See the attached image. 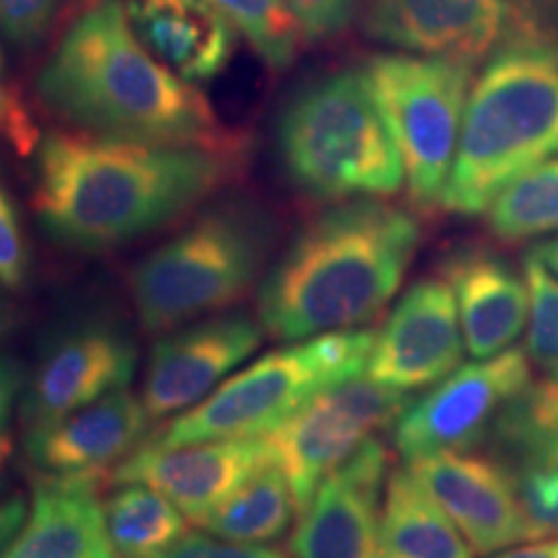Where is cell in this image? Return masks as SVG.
Here are the masks:
<instances>
[{
    "label": "cell",
    "instance_id": "6da1fadb",
    "mask_svg": "<svg viewBox=\"0 0 558 558\" xmlns=\"http://www.w3.org/2000/svg\"><path fill=\"white\" fill-rule=\"evenodd\" d=\"M239 166L241 153L58 130L37 148L34 213L62 246L117 248L190 213Z\"/></svg>",
    "mask_w": 558,
    "mask_h": 558
},
{
    "label": "cell",
    "instance_id": "7a4b0ae2",
    "mask_svg": "<svg viewBox=\"0 0 558 558\" xmlns=\"http://www.w3.org/2000/svg\"><path fill=\"white\" fill-rule=\"evenodd\" d=\"M41 104L96 135L241 153L205 94L166 68L132 29L124 0L83 11L37 75Z\"/></svg>",
    "mask_w": 558,
    "mask_h": 558
},
{
    "label": "cell",
    "instance_id": "3957f363",
    "mask_svg": "<svg viewBox=\"0 0 558 558\" xmlns=\"http://www.w3.org/2000/svg\"><path fill=\"white\" fill-rule=\"evenodd\" d=\"M422 241L407 209L380 199H349L313 218L259 288L264 331L303 341L362 329L403 284Z\"/></svg>",
    "mask_w": 558,
    "mask_h": 558
},
{
    "label": "cell",
    "instance_id": "277c9868",
    "mask_svg": "<svg viewBox=\"0 0 558 558\" xmlns=\"http://www.w3.org/2000/svg\"><path fill=\"white\" fill-rule=\"evenodd\" d=\"M558 156V37L492 54L473 81L442 202L476 218L514 179Z\"/></svg>",
    "mask_w": 558,
    "mask_h": 558
},
{
    "label": "cell",
    "instance_id": "5b68a950",
    "mask_svg": "<svg viewBox=\"0 0 558 558\" xmlns=\"http://www.w3.org/2000/svg\"><path fill=\"white\" fill-rule=\"evenodd\" d=\"M284 179L320 202L388 197L407 184L365 70H337L290 96L277 120Z\"/></svg>",
    "mask_w": 558,
    "mask_h": 558
},
{
    "label": "cell",
    "instance_id": "8992f818",
    "mask_svg": "<svg viewBox=\"0 0 558 558\" xmlns=\"http://www.w3.org/2000/svg\"><path fill=\"white\" fill-rule=\"evenodd\" d=\"M275 220L259 205L226 202L160 243L130 275L140 324L163 333L239 303L262 277Z\"/></svg>",
    "mask_w": 558,
    "mask_h": 558
},
{
    "label": "cell",
    "instance_id": "52a82bcc",
    "mask_svg": "<svg viewBox=\"0 0 558 558\" xmlns=\"http://www.w3.org/2000/svg\"><path fill=\"white\" fill-rule=\"evenodd\" d=\"M375 333L362 326L275 349L230 375L205 401L179 414L153 439L173 448L202 439L271 435L320 390L357 378L369 362Z\"/></svg>",
    "mask_w": 558,
    "mask_h": 558
},
{
    "label": "cell",
    "instance_id": "ba28073f",
    "mask_svg": "<svg viewBox=\"0 0 558 558\" xmlns=\"http://www.w3.org/2000/svg\"><path fill=\"white\" fill-rule=\"evenodd\" d=\"M476 65L442 54L386 52L367 60L365 75L399 148L409 197L418 207L442 202Z\"/></svg>",
    "mask_w": 558,
    "mask_h": 558
},
{
    "label": "cell",
    "instance_id": "9c48e42d",
    "mask_svg": "<svg viewBox=\"0 0 558 558\" xmlns=\"http://www.w3.org/2000/svg\"><path fill=\"white\" fill-rule=\"evenodd\" d=\"M362 26L401 52L476 65L520 41L558 37V0H365Z\"/></svg>",
    "mask_w": 558,
    "mask_h": 558
},
{
    "label": "cell",
    "instance_id": "30bf717a",
    "mask_svg": "<svg viewBox=\"0 0 558 558\" xmlns=\"http://www.w3.org/2000/svg\"><path fill=\"white\" fill-rule=\"evenodd\" d=\"M409 407L407 390L373 378H349L320 390L267 437L275 463L288 476L298 514L329 473Z\"/></svg>",
    "mask_w": 558,
    "mask_h": 558
},
{
    "label": "cell",
    "instance_id": "8fae6325",
    "mask_svg": "<svg viewBox=\"0 0 558 558\" xmlns=\"http://www.w3.org/2000/svg\"><path fill=\"white\" fill-rule=\"evenodd\" d=\"M530 365L525 349L509 347L452 369L396 418V450L409 463L432 452L476 448L492 435L501 411L533 383Z\"/></svg>",
    "mask_w": 558,
    "mask_h": 558
},
{
    "label": "cell",
    "instance_id": "7c38bea8",
    "mask_svg": "<svg viewBox=\"0 0 558 558\" xmlns=\"http://www.w3.org/2000/svg\"><path fill=\"white\" fill-rule=\"evenodd\" d=\"M137 347L128 333L104 320H83L50 337L39 352L24 396L26 427L90 407L124 390L135 378Z\"/></svg>",
    "mask_w": 558,
    "mask_h": 558
},
{
    "label": "cell",
    "instance_id": "4fadbf2b",
    "mask_svg": "<svg viewBox=\"0 0 558 558\" xmlns=\"http://www.w3.org/2000/svg\"><path fill=\"white\" fill-rule=\"evenodd\" d=\"M275 460L267 437L202 439V442L140 445L111 471L114 484H145L171 499L192 522H199Z\"/></svg>",
    "mask_w": 558,
    "mask_h": 558
},
{
    "label": "cell",
    "instance_id": "5bb4252c",
    "mask_svg": "<svg viewBox=\"0 0 558 558\" xmlns=\"http://www.w3.org/2000/svg\"><path fill=\"white\" fill-rule=\"evenodd\" d=\"M388 484V450L367 439L329 473L298 514L290 558H380V509Z\"/></svg>",
    "mask_w": 558,
    "mask_h": 558
},
{
    "label": "cell",
    "instance_id": "9a60e30c",
    "mask_svg": "<svg viewBox=\"0 0 558 558\" xmlns=\"http://www.w3.org/2000/svg\"><path fill=\"white\" fill-rule=\"evenodd\" d=\"M465 341L456 292L445 277H424L403 292L369 352V378L396 390L429 388L460 367Z\"/></svg>",
    "mask_w": 558,
    "mask_h": 558
},
{
    "label": "cell",
    "instance_id": "2e32d148",
    "mask_svg": "<svg viewBox=\"0 0 558 558\" xmlns=\"http://www.w3.org/2000/svg\"><path fill=\"white\" fill-rule=\"evenodd\" d=\"M262 320L246 313L199 320L158 339L145 373L143 403L153 422L205 401L262 344Z\"/></svg>",
    "mask_w": 558,
    "mask_h": 558
},
{
    "label": "cell",
    "instance_id": "e0dca14e",
    "mask_svg": "<svg viewBox=\"0 0 558 558\" xmlns=\"http://www.w3.org/2000/svg\"><path fill=\"white\" fill-rule=\"evenodd\" d=\"M407 471L463 533L476 556L525 543V520L509 465L471 450H448L409 460Z\"/></svg>",
    "mask_w": 558,
    "mask_h": 558
},
{
    "label": "cell",
    "instance_id": "ac0fdd59",
    "mask_svg": "<svg viewBox=\"0 0 558 558\" xmlns=\"http://www.w3.org/2000/svg\"><path fill=\"white\" fill-rule=\"evenodd\" d=\"M143 399L128 388L104 396L90 407L26 432V456L47 476L104 471L140 448L150 429Z\"/></svg>",
    "mask_w": 558,
    "mask_h": 558
},
{
    "label": "cell",
    "instance_id": "d6986e66",
    "mask_svg": "<svg viewBox=\"0 0 558 558\" xmlns=\"http://www.w3.org/2000/svg\"><path fill=\"white\" fill-rule=\"evenodd\" d=\"M442 277L456 292L465 352L488 360L514 347L530 318L525 275L494 251L469 246L442 262Z\"/></svg>",
    "mask_w": 558,
    "mask_h": 558
},
{
    "label": "cell",
    "instance_id": "ffe728a7",
    "mask_svg": "<svg viewBox=\"0 0 558 558\" xmlns=\"http://www.w3.org/2000/svg\"><path fill=\"white\" fill-rule=\"evenodd\" d=\"M107 478V471L47 476L5 558H120L96 499Z\"/></svg>",
    "mask_w": 558,
    "mask_h": 558
},
{
    "label": "cell",
    "instance_id": "44dd1931",
    "mask_svg": "<svg viewBox=\"0 0 558 558\" xmlns=\"http://www.w3.org/2000/svg\"><path fill=\"white\" fill-rule=\"evenodd\" d=\"M132 29L179 78L207 83L233 54V26L205 0H124Z\"/></svg>",
    "mask_w": 558,
    "mask_h": 558
},
{
    "label": "cell",
    "instance_id": "7402d4cb",
    "mask_svg": "<svg viewBox=\"0 0 558 558\" xmlns=\"http://www.w3.org/2000/svg\"><path fill=\"white\" fill-rule=\"evenodd\" d=\"M473 548L407 469L388 476L380 509V558H473Z\"/></svg>",
    "mask_w": 558,
    "mask_h": 558
},
{
    "label": "cell",
    "instance_id": "603a6c76",
    "mask_svg": "<svg viewBox=\"0 0 558 558\" xmlns=\"http://www.w3.org/2000/svg\"><path fill=\"white\" fill-rule=\"evenodd\" d=\"M298 514L288 476L271 460L199 522L207 533L239 543L279 541Z\"/></svg>",
    "mask_w": 558,
    "mask_h": 558
},
{
    "label": "cell",
    "instance_id": "cb8c5ba5",
    "mask_svg": "<svg viewBox=\"0 0 558 558\" xmlns=\"http://www.w3.org/2000/svg\"><path fill=\"white\" fill-rule=\"evenodd\" d=\"M104 518L120 558H150L186 535V514L145 484H122L104 505Z\"/></svg>",
    "mask_w": 558,
    "mask_h": 558
},
{
    "label": "cell",
    "instance_id": "d4e9b609",
    "mask_svg": "<svg viewBox=\"0 0 558 558\" xmlns=\"http://www.w3.org/2000/svg\"><path fill=\"white\" fill-rule=\"evenodd\" d=\"M497 445L509 469L533 465L558 473V380L530 383L494 424Z\"/></svg>",
    "mask_w": 558,
    "mask_h": 558
},
{
    "label": "cell",
    "instance_id": "484cf974",
    "mask_svg": "<svg viewBox=\"0 0 558 558\" xmlns=\"http://www.w3.org/2000/svg\"><path fill=\"white\" fill-rule=\"evenodd\" d=\"M484 215L488 233L507 246L558 233V156L507 184Z\"/></svg>",
    "mask_w": 558,
    "mask_h": 558
},
{
    "label": "cell",
    "instance_id": "4316f807",
    "mask_svg": "<svg viewBox=\"0 0 558 558\" xmlns=\"http://www.w3.org/2000/svg\"><path fill=\"white\" fill-rule=\"evenodd\" d=\"M222 19L241 32L254 52L271 70L290 68L295 60L300 29L284 0H205Z\"/></svg>",
    "mask_w": 558,
    "mask_h": 558
},
{
    "label": "cell",
    "instance_id": "83f0119b",
    "mask_svg": "<svg viewBox=\"0 0 558 558\" xmlns=\"http://www.w3.org/2000/svg\"><path fill=\"white\" fill-rule=\"evenodd\" d=\"M522 275L530 292L525 352L546 378L558 380V277L533 254L522 262Z\"/></svg>",
    "mask_w": 558,
    "mask_h": 558
},
{
    "label": "cell",
    "instance_id": "f1b7e54d",
    "mask_svg": "<svg viewBox=\"0 0 558 558\" xmlns=\"http://www.w3.org/2000/svg\"><path fill=\"white\" fill-rule=\"evenodd\" d=\"M514 486L522 520H525V541H543L558 535V473L533 465H514Z\"/></svg>",
    "mask_w": 558,
    "mask_h": 558
},
{
    "label": "cell",
    "instance_id": "f546056e",
    "mask_svg": "<svg viewBox=\"0 0 558 558\" xmlns=\"http://www.w3.org/2000/svg\"><path fill=\"white\" fill-rule=\"evenodd\" d=\"M62 0H0V32L9 41L29 50L52 29Z\"/></svg>",
    "mask_w": 558,
    "mask_h": 558
},
{
    "label": "cell",
    "instance_id": "4dcf8cb0",
    "mask_svg": "<svg viewBox=\"0 0 558 558\" xmlns=\"http://www.w3.org/2000/svg\"><path fill=\"white\" fill-rule=\"evenodd\" d=\"M29 277V243L16 205L0 186V288L19 290Z\"/></svg>",
    "mask_w": 558,
    "mask_h": 558
},
{
    "label": "cell",
    "instance_id": "1f68e13d",
    "mask_svg": "<svg viewBox=\"0 0 558 558\" xmlns=\"http://www.w3.org/2000/svg\"><path fill=\"white\" fill-rule=\"evenodd\" d=\"M357 3L360 0H284L300 34L308 39H326L344 29Z\"/></svg>",
    "mask_w": 558,
    "mask_h": 558
},
{
    "label": "cell",
    "instance_id": "d6a6232c",
    "mask_svg": "<svg viewBox=\"0 0 558 558\" xmlns=\"http://www.w3.org/2000/svg\"><path fill=\"white\" fill-rule=\"evenodd\" d=\"M150 558H284L279 550L262 546V543L226 541L218 535L186 533L160 554Z\"/></svg>",
    "mask_w": 558,
    "mask_h": 558
},
{
    "label": "cell",
    "instance_id": "836d02e7",
    "mask_svg": "<svg viewBox=\"0 0 558 558\" xmlns=\"http://www.w3.org/2000/svg\"><path fill=\"white\" fill-rule=\"evenodd\" d=\"M26 514H29V509H26V499L21 494H13L11 499L0 501V558H5L13 541L19 538Z\"/></svg>",
    "mask_w": 558,
    "mask_h": 558
},
{
    "label": "cell",
    "instance_id": "e575fe53",
    "mask_svg": "<svg viewBox=\"0 0 558 558\" xmlns=\"http://www.w3.org/2000/svg\"><path fill=\"white\" fill-rule=\"evenodd\" d=\"M16 393H19L16 367H13L9 360L0 357V429L9 424L11 411H13V401H16Z\"/></svg>",
    "mask_w": 558,
    "mask_h": 558
},
{
    "label": "cell",
    "instance_id": "d590c367",
    "mask_svg": "<svg viewBox=\"0 0 558 558\" xmlns=\"http://www.w3.org/2000/svg\"><path fill=\"white\" fill-rule=\"evenodd\" d=\"M494 558H558V535L543 541H527V546L499 550Z\"/></svg>",
    "mask_w": 558,
    "mask_h": 558
},
{
    "label": "cell",
    "instance_id": "8d00e7d4",
    "mask_svg": "<svg viewBox=\"0 0 558 558\" xmlns=\"http://www.w3.org/2000/svg\"><path fill=\"white\" fill-rule=\"evenodd\" d=\"M0 130H9L13 137H19V132L26 130V122L21 120L19 104L3 88H0Z\"/></svg>",
    "mask_w": 558,
    "mask_h": 558
},
{
    "label": "cell",
    "instance_id": "74e56055",
    "mask_svg": "<svg viewBox=\"0 0 558 558\" xmlns=\"http://www.w3.org/2000/svg\"><path fill=\"white\" fill-rule=\"evenodd\" d=\"M527 254H533L535 259L543 264V267H546L548 271H554V275L558 277V235H554V239L538 241L533 248L527 251Z\"/></svg>",
    "mask_w": 558,
    "mask_h": 558
},
{
    "label": "cell",
    "instance_id": "f35d334b",
    "mask_svg": "<svg viewBox=\"0 0 558 558\" xmlns=\"http://www.w3.org/2000/svg\"><path fill=\"white\" fill-rule=\"evenodd\" d=\"M11 439H9V435H3V432H0V465L5 463V460H9V456H11Z\"/></svg>",
    "mask_w": 558,
    "mask_h": 558
},
{
    "label": "cell",
    "instance_id": "ab89813d",
    "mask_svg": "<svg viewBox=\"0 0 558 558\" xmlns=\"http://www.w3.org/2000/svg\"><path fill=\"white\" fill-rule=\"evenodd\" d=\"M5 326H9V311H5V305L0 303V331H5Z\"/></svg>",
    "mask_w": 558,
    "mask_h": 558
},
{
    "label": "cell",
    "instance_id": "60d3db41",
    "mask_svg": "<svg viewBox=\"0 0 558 558\" xmlns=\"http://www.w3.org/2000/svg\"><path fill=\"white\" fill-rule=\"evenodd\" d=\"M0 73H3V50H0Z\"/></svg>",
    "mask_w": 558,
    "mask_h": 558
},
{
    "label": "cell",
    "instance_id": "b9f144b4",
    "mask_svg": "<svg viewBox=\"0 0 558 558\" xmlns=\"http://www.w3.org/2000/svg\"><path fill=\"white\" fill-rule=\"evenodd\" d=\"M0 488H3V484H0Z\"/></svg>",
    "mask_w": 558,
    "mask_h": 558
}]
</instances>
